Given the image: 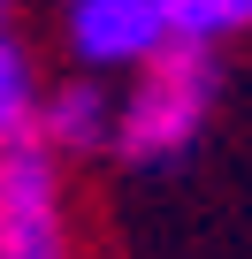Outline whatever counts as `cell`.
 <instances>
[{
    "label": "cell",
    "instance_id": "cell-4",
    "mask_svg": "<svg viewBox=\"0 0 252 259\" xmlns=\"http://www.w3.org/2000/svg\"><path fill=\"white\" fill-rule=\"evenodd\" d=\"M115 138V92L99 76H69L39 92V122H31V145L46 160H92Z\"/></svg>",
    "mask_w": 252,
    "mask_h": 259
},
{
    "label": "cell",
    "instance_id": "cell-3",
    "mask_svg": "<svg viewBox=\"0 0 252 259\" xmlns=\"http://www.w3.org/2000/svg\"><path fill=\"white\" fill-rule=\"evenodd\" d=\"M69 251V206H61V160L39 145L0 153V259H61Z\"/></svg>",
    "mask_w": 252,
    "mask_h": 259
},
{
    "label": "cell",
    "instance_id": "cell-6",
    "mask_svg": "<svg viewBox=\"0 0 252 259\" xmlns=\"http://www.w3.org/2000/svg\"><path fill=\"white\" fill-rule=\"evenodd\" d=\"M252 31V0H168V46L214 54Z\"/></svg>",
    "mask_w": 252,
    "mask_h": 259
},
{
    "label": "cell",
    "instance_id": "cell-7",
    "mask_svg": "<svg viewBox=\"0 0 252 259\" xmlns=\"http://www.w3.org/2000/svg\"><path fill=\"white\" fill-rule=\"evenodd\" d=\"M0 31H8V8H0Z\"/></svg>",
    "mask_w": 252,
    "mask_h": 259
},
{
    "label": "cell",
    "instance_id": "cell-1",
    "mask_svg": "<svg viewBox=\"0 0 252 259\" xmlns=\"http://www.w3.org/2000/svg\"><path fill=\"white\" fill-rule=\"evenodd\" d=\"M222 99V61L168 46L161 61H146L130 76V92H115V138L107 153H122L130 168H168L199 145V130Z\"/></svg>",
    "mask_w": 252,
    "mask_h": 259
},
{
    "label": "cell",
    "instance_id": "cell-5",
    "mask_svg": "<svg viewBox=\"0 0 252 259\" xmlns=\"http://www.w3.org/2000/svg\"><path fill=\"white\" fill-rule=\"evenodd\" d=\"M39 54H31V38H16V31H0V153H16V145H31V122H39Z\"/></svg>",
    "mask_w": 252,
    "mask_h": 259
},
{
    "label": "cell",
    "instance_id": "cell-2",
    "mask_svg": "<svg viewBox=\"0 0 252 259\" xmlns=\"http://www.w3.org/2000/svg\"><path fill=\"white\" fill-rule=\"evenodd\" d=\"M61 38L77 54V76H138L168 54V0H69Z\"/></svg>",
    "mask_w": 252,
    "mask_h": 259
}]
</instances>
